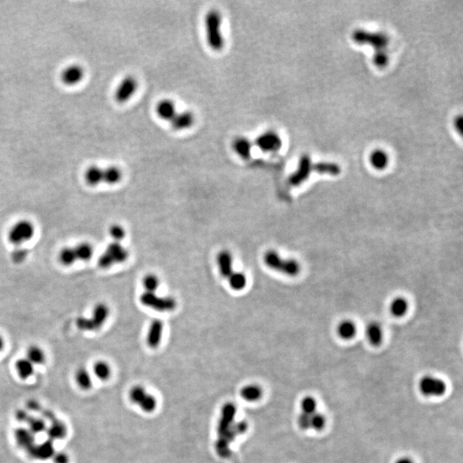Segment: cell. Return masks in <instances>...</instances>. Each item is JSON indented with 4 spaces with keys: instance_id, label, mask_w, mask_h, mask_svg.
Returning a JSON list of instances; mask_svg holds the SVG:
<instances>
[{
    "instance_id": "cell-1",
    "label": "cell",
    "mask_w": 463,
    "mask_h": 463,
    "mask_svg": "<svg viewBox=\"0 0 463 463\" xmlns=\"http://www.w3.org/2000/svg\"><path fill=\"white\" fill-rule=\"evenodd\" d=\"M235 414L236 408L233 403H228L223 407L218 423V440L215 445L217 453L222 457H227L229 455L230 451L228 445L234 439V437L245 433L248 427L246 421L234 423L233 421Z\"/></svg>"
},
{
    "instance_id": "cell-2",
    "label": "cell",
    "mask_w": 463,
    "mask_h": 463,
    "mask_svg": "<svg viewBox=\"0 0 463 463\" xmlns=\"http://www.w3.org/2000/svg\"><path fill=\"white\" fill-rule=\"evenodd\" d=\"M205 32L207 43L212 50L222 51L225 45V40L222 31L223 18L217 10H210L205 16Z\"/></svg>"
},
{
    "instance_id": "cell-3",
    "label": "cell",
    "mask_w": 463,
    "mask_h": 463,
    "mask_svg": "<svg viewBox=\"0 0 463 463\" xmlns=\"http://www.w3.org/2000/svg\"><path fill=\"white\" fill-rule=\"evenodd\" d=\"M263 262L267 267L290 277H294L301 271V265L294 258H283L275 250L265 252Z\"/></svg>"
},
{
    "instance_id": "cell-4",
    "label": "cell",
    "mask_w": 463,
    "mask_h": 463,
    "mask_svg": "<svg viewBox=\"0 0 463 463\" xmlns=\"http://www.w3.org/2000/svg\"><path fill=\"white\" fill-rule=\"evenodd\" d=\"M110 314V308L101 302L94 306L90 318L78 317L76 320L77 328L83 331H97L106 323Z\"/></svg>"
},
{
    "instance_id": "cell-5",
    "label": "cell",
    "mask_w": 463,
    "mask_h": 463,
    "mask_svg": "<svg viewBox=\"0 0 463 463\" xmlns=\"http://www.w3.org/2000/svg\"><path fill=\"white\" fill-rule=\"evenodd\" d=\"M130 253L125 246L119 242H113L106 246V250L99 257L98 265L101 269H109L113 265L126 262Z\"/></svg>"
},
{
    "instance_id": "cell-6",
    "label": "cell",
    "mask_w": 463,
    "mask_h": 463,
    "mask_svg": "<svg viewBox=\"0 0 463 463\" xmlns=\"http://www.w3.org/2000/svg\"><path fill=\"white\" fill-rule=\"evenodd\" d=\"M140 303L144 306L160 313L172 312L177 307V301L171 296H159L156 293L144 292L141 294Z\"/></svg>"
},
{
    "instance_id": "cell-7",
    "label": "cell",
    "mask_w": 463,
    "mask_h": 463,
    "mask_svg": "<svg viewBox=\"0 0 463 463\" xmlns=\"http://www.w3.org/2000/svg\"><path fill=\"white\" fill-rule=\"evenodd\" d=\"M35 228L32 222L23 219L11 226L8 232V240L15 246H21L32 239Z\"/></svg>"
},
{
    "instance_id": "cell-8",
    "label": "cell",
    "mask_w": 463,
    "mask_h": 463,
    "mask_svg": "<svg viewBox=\"0 0 463 463\" xmlns=\"http://www.w3.org/2000/svg\"><path fill=\"white\" fill-rule=\"evenodd\" d=\"M418 390L426 397H440L445 394L447 385L443 379L437 377L426 375L420 379Z\"/></svg>"
},
{
    "instance_id": "cell-9",
    "label": "cell",
    "mask_w": 463,
    "mask_h": 463,
    "mask_svg": "<svg viewBox=\"0 0 463 463\" xmlns=\"http://www.w3.org/2000/svg\"><path fill=\"white\" fill-rule=\"evenodd\" d=\"M352 39L359 44H370L377 51H383L389 44V37L381 33H370L364 30H356L352 33Z\"/></svg>"
},
{
    "instance_id": "cell-10",
    "label": "cell",
    "mask_w": 463,
    "mask_h": 463,
    "mask_svg": "<svg viewBox=\"0 0 463 463\" xmlns=\"http://www.w3.org/2000/svg\"><path fill=\"white\" fill-rule=\"evenodd\" d=\"M138 87V82L135 77L128 75L119 82L114 94L115 101L119 104H124L130 101L135 95Z\"/></svg>"
},
{
    "instance_id": "cell-11",
    "label": "cell",
    "mask_w": 463,
    "mask_h": 463,
    "mask_svg": "<svg viewBox=\"0 0 463 463\" xmlns=\"http://www.w3.org/2000/svg\"><path fill=\"white\" fill-rule=\"evenodd\" d=\"M254 144L262 152L273 153L281 149L282 141L275 131L268 130L256 138Z\"/></svg>"
},
{
    "instance_id": "cell-12",
    "label": "cell",
    "mask_w": 463,
    "mask_h": 463,
    "mask_svg": "<svg viewBox=\"0 0 463 463\" xmlns=\"http://www.w3.org/2000/svg\"><path fill=\"white\" fill-rule=\"evenodd\" d=\"M313 170V164L312 163L310 157L308 156H303L299 161L298 169L289 177V180L290 185H300L303 181L306 180Z\"/></svg>"
},
{
    "instance_id": "cell-13",
    "label": "cell",
    "mask_w": 463,
    "mask_h": 463,
    "mask_svg": "<svg viewBox=\"0 0 463 463\" xmlns=\"http://www.w3.org/2000/svg\"><path fill=\"white\" fill-rule=\"evenodd\" d=\"M84 77V70L79 64H71L61 72L60 78L63 83L68 86L78 84Z\"/></svg>"
},
{
    "instance_id": "cell-14",
    "label": "cell",
    "mask_w": 463,
    "mask_h": 463,
    "mask_svg": "<svg viewBox=\"0 0 463 463\" xmlns=\"http://www.w3.org/2000/svg\"><path fill=\"white\" fill-rule=\"evenodd\" d=\"M164 331V323L160 319L152 321L148 328L146 342L150 348H157L162 342Z\"/></svg>"
},
{
    "instance_id": "cell-15",
    "label": "cell",
    "mask_w": 463,
    "mask_h": 463,
    "mask_svg": "<svg viewBox=\"0 0 463 463\" xmlns=\"http://www.w3.org/2000/svg\"><path fill=\"white\" fill-rule=\"evenodd\" d=\"M218 270L223 277L228 279L233 272V257L228 250H222L216 257Z\"/></svg>"
},
{
    "instance_id": "cell-16",
    "label": "cell",
    "mask_w": 463,
    "mask_h": 463,
    "mask_svg": "<svg viewBox=\"0 0 463 463\" xmlns=\"http://www.w3.org/2000/svg\"><path fill=\"white\" fill-rule=\"evenodd\" d=\"M28 452L33 458L44 460L53 457L55 453V450L53 448V441L48 439L39 445L35 444L32 447L28 450Z\"/></svg>"
},
{
    "instance_id": "cell-17",
    "label": "cell",
    "mask_w": 463,
    "mask_h": 463,
    "mask_svg": "<svg viewBox=\"0 0 463 463\" xmlns=\"http://www.w3.org/2000/svg\"><path fill=\"white\" fill-rule=\"evenodd\" d=\"M195 115L191 111H184L177 113L171 120V126L174 130H185L194 125Z\"/></svg>"
},
{
    "instance_id": "cell-18",
    "label": "cell",
    "mask_w": 463,
    "mask_h": 463,
    "mask_svg": "<svg viewBox=\"0 0 463 463\" xmlns=\"http://www.w3.org/2000/svg\"><path fill=\"white\" fill-rule=\"evenodd\" d=\"M252 142L246 137H237L232 143L234 153L244 160L249 159L252 156Z\"/></svg>"
},
{
    "instance_id": "cell-19",
    "label": "cell",
    "mask_w": 463,
    "mask_h": 463,
    "mask_svg": "<svg viewBox=\"0 0 463 463\" xmlns=\"http://www.w3.org/2000/svg\"><path fill=\"white\" fill-rule=\"evenodd\" d=\"M156 112L160 119L167 121H171L177 114L175 103L170 99H162L157 104Z\"/></svg>"
},
{
    "instance_id": "cell-20",
    "label": "cell",
    "mask_w": 463,
    "mask_h": 463,
    "mask_svg": "<svg viewBox=\"0 0 463 463\" xmlns=\"http://www.w3.org/2000/svg\"><path fill=\"white\" fill-rule=\"evenodd\" d=\"M365 336L368 342L371 346L378 347L382 344L384 339V331L381 325L377 322H371L366 326L365 328Z\"/></svg>"
},
{
    "instance_id": "cell-21",
    "label": "cell",
    "mask_w": 463,
    "mask_h": 463,
    "mask_svg": "<svg viewBox=\"0 0 463 463\" xmlns=\"http://www.w3.org/2000/svg\"><path fill=\"white\" fill-rule=\"evenodd\" d=\"M357 332V327L355 322L349 319L341 321L336 327V333L340 338L343 340H351L355 337Z\"/></svg>"
},
{
    "instance_id": "cell-22",
    "label": "cell",
    "mask_w": 463,
    "mask_h": 463,
    "mask_svg": "<svg viewBox=\"0 0 463 463\" xmlns=\"http://www.w3.org/2000/svg\"><path fill=\"white\" fill-rule=\"evenodd\" d=\"M15 367L16 373L18 374L19 378L23 380L30 379L35 373V365H33L27 358L16 360Z\"/></svg>"
},
{
    "instance_id": "cell-23",
    "label": "cell",
    "mask_w": 463,
    "mask_h": 463,
    "mask_svg": "<svg viewBox=\"0 0 463 463\" xmlns=\"http://www.w3.org/2000/svg\"><path fill=\"white\" fill-rule=\"evenodd\" d=\"M104 168L98 166H91L84 173V180L90 186H97L103 183Z\"/></svg>"
},
{
    "instance_id": "cell-24",
    "label": "cell",
    "mask_w": 463,
    "mask_h": 463,
    "mask_svg": "<svg viewBox=\"0 0 463 463\" xmlns=\"http://www.w3.org/2000/svg\"><path fill=\"white\" fill-rule=\"evenodd\" d=\"M15 438L17 445L27 450L35 445V435L29 429H17L15 431Z\"/></svg>"
},
{
    "instance_id": "cell-25",
    "label": "cell",
    "mask_w": 463,
    "mask_h": 463,
    "mask_svg": "<svg viewBox=\"0 0 463 463\" xmlns=\"http://www.w3.org/2000/svg\"><path fill=\"white\" fill-rule=\"evenodd\" d=\"M46 431L51 441L63 439L67 434V426L63 422L57 420L52 422L51 426L47 428Z\"/></svg>"
},
{
    "instance_id": "cell-26",
    "label": "cell",
    "mask_w": 463,
    "mask_h": 463,
    "mask_svg": "<svg viewBox=\"0 0 463 463\" xmlns=\"http://www.w3.org/2000/svg\"><path fill=\"white\" fill-rule=\"evenodd\" d=\"M240 395L242 399L246 400V402L254 403L261 399L262 389L257 384H249L241 389Z\"/></svg>"
},
{
    "instance_id": "cell-27",
    "label": "cell",
    "mask_w": 463,
    "mask_h": 463,
    "mask_svg": "<svg viewBox=\"0 0 463 463\" xmlns=\"http://www.w3.org/2000/svg\"><path fill=\"white\" fill-rule=\"evenodd\" d=\"M408 302L403 297H396L392 300L389 305V310L392 315L395 318H402L406 315L408 311Z\"/></svg>"
},
{
    "instance_id": "cell-28",
    "label": "cell",
    "mask_w": 463,
    "mask_h": 463,
    "mask_svg": "<svg viewBox=\"0 0 463 463\" xmlns=\"http://www.w3.org/2000/svg\"><path fill=\"white\" fill-rule=\"evenodd\" d=\"M228 284L234 291H242L247 285V276L246 274L239 271H233L228 278Z\"/></svg>"
},
{
    "instance_id": "cell-29",
    "label": "cell",
    "mask_w": 463,
    "mask_h": 463,
    "mask_svg": "<svg viewBox=\"0 0 463 463\" xmlns=\"http://www.w3.org/2000/svg\"><path fill=\"white\" fill-rule=\"evenodd\" d=\"M75 380H76L77 386L83 390H87L92 387V378H91L90 371L85 367H80L79 369H77L76 374H75Z\"/></svg>"
},
{
    "instance_id": "cell-30",
    "label": "cell",
    "mask_w": 463,
    "mask_h": 463,
    "mask_svg": "<svg viewBox=\"0 0 463 463\" xmlns=\"http://www.w3.org/2000/svg\"><path fill=\"white\" fill-rule=\"evenodd\" d=\"M58 261L61 264L69 267L77 262V255L75 252L74 246H65L61 249L58 254Z\"/></svg>"
},
{
    "instance_id": "cell-31",
    "label": "cell",
    "mask_w": 463,
    "mask_h": 463,
    "mask_svg": "<svg viewBox=\"0 0 463 463\" xmlns=\"http://www.w3.org/2000/svg\"><path fill=\"white\" fill-rule=\"evenodd\" d=\"M122 178L123 172L119 167L110 166L104 168L103 183H106L107 185H116L121 181Z\"/></svg>"
},
{
    "instance_id": "cell-32",
    "label": "cell",
    "mask_w": 463,
    "mask_h": 463,
    "mask_svg": "<svg viewBox=\"0 0 463 463\" xmlns=\"http://www.w3.org/2000/svg\"><path fill=\"white\" fill-rule=\"evenodd\" d=\"M26 358L34 365H42L46 361V354L41 347L32 345L28 348Z\"/></svg>"
},
{
    "instance_id": "cell-33",
    "label": "cell",
    "mask_w": 463,
    "mask_h": 463,
    "mask_svg": "<svg viewBox=\"0 0 463 463\" xmlns=\"http://www.w3.org/2000/svg\"><path fill=\"white\" fill-rule=\"evenodd\" d=\"M75 252L77 255V261L86 262L91 259L94 255V248L89 242H82L74 246Z\"/></svg>"
},
{
    "instance_id": "cell-34",
    "label": "cell",
    "mask_w": 463,
    "mask_h": 463,
    "mask_svg": "<svg viewBox=\"0 0 463 463\" xmlns=\"http://www.w3.org/2000/svg\"><path fill=\"white\" fill-rule=\"evenodd\" d=\"M94 374L97 379H100L101 381H106L110 379L112 374L111 366L109 365L108 363L103 360H99L96 364L94 365Z\"/></svg>"
},
{
    "instance_id": "cell-35",
    "label": "cell",
    "mask_w": 463,
    "mask_h": 463,
    "mask_svg": "<svg viewBox=\"0 0 463 463\" xmlns=\"http://www.w3.org/2000/svg\"><path fill=\"white\" fill-rule=\"evenodd\" d=\"M370 163L378 170H383L389 163V157L383 150H375L370 155Z\"/></svg>"
},
{
    "instance_id": "cell-36",
    "label": "cell",
    "mask_w": 463,
    "mask_h": 463,
    "mask_svg": "<svg viewBox=\"0 0 463 463\" xmlns=\"http://www.w3.org/2000/svg\"><path fill=\"white\" fill-rule=\"evenodd\" d=\"M313 171L319 172V173H327V174L337 175L341 172V168L336 164L333 163H316L313 164Z\"/></svg>"
},
{
    "instance_id": "cell-37",
    "label": "cell",
    "mask_w": 463,
    "mask_h": 463,
    "mask_svg": "<svg viewBox=\"0 0 463 463\" xmlns=\"http://www.w3.org/2000/svg\"><path fill=\"white\" fill-rule=\"evenodd\" d=\"M143 288L145 292L156 293L160 286V279L155 274H147L143 279Z\"/></svg>"
},
{
    "instance_id": "cell-38",
    "label": "cell",
    "mask_w": 463,
    "mask_h": 463,
    "mask_svg": "<svg viewBox=\"0 0 463 463\" xmlns=\"http://www.w3.org/2000/svg\"><path fill=\"white\" fill-rule=\"evenodd\" d=\"M317 407H318V404H317V401L314 397L307 395L301 400V403H300L301 413L311 415V414L318 412Z\"/></svg>"
},
{
    "instance_id": "cell-39",
    "label": "cell",
    "mask_w": 463,
    "mask_h": 463,
    "mask_svg": "<svg viewBox=\"0 0 463 463\" xmlns=\"http://www.w3.org/2000/svg\"><path fill=\"white\" fill-rule=\"evenodd\" d=\"M147 394H148V392L144 389V387L136 385V386L133 387L129 392V399L133 404L138 406Z\"/></svg>"
},
{
    "instance_id": "cell-40",
    "label": "cell",
    "mask_w": 463,
    "mask_h": 463,
    "mask_svg": "<svg viewBox=\"0 0 463 463\" xmlns=\"http://www.w3.org/2000/svg\"><path fill=\"white\" fill-rule=\"evenodd\" d=\"M27 424L29 425V431H31L34 435L39 434L47 430L46 422L43 418H35V417L30 416Z\"/></svg>"
},
{
    "instance_id": "cell-41",
    "label": "cell",
    "mask_w": 463,
    "mask_h": 463,
    "mask_svg": "<svg viewBox=\"0 0 463 463\" xmlns=\"http://www.w3.org/2000/svg\"><path fill=\"white\" fill-rule=\"evenodd\" d=\"M138 407L145 413H153L157 408V400L153 394L148 393Z\"/></svg>"
},
{
    "instance_id": "cell-42",
    "label": "cell",
    "mask_w": 463,
    "mask_h": 463,
    "mask_svg": "<svg viewBox=\"0 0 463 463\" xmlns=\"http://www.w3.org/2000/svg\"><path fill=\"white\" fill-rule=\"evenodd\" d=\"M108 232L114 242H119L120 243V241L122 239H124L125 235H126V232H125L124 227L120 225V224H118V223L112 224L110 226V228H109Z\"/></svg>"
},
{
    "instance_id": "cell-43",
    "label": "cell",
    "mask_w": 463,
    "mask_h": 463,
    "mask_svg": "<svg viewBox=\"0 0 463 463\" xmlns=\"http://www.w3.org/2000/svg\"><path fill=\"white\" fill-rule=\"evenodd\" d=\"M326 426V418L322 413L316 412L311 415V429L316 431H320Z\"/></svg>"
},
{
    "instance_id": "cell-44",
    "label": "cell",
    "mask_w": 463,
    "mask_h": 463,
    "mask_svg": "<svg viewBox=\"0 0 463 463\" xmlns=\"http://www.w3.org/2000/svg\"><path fill=\"white\" fill-rule=\"evenodd\" d=\"M28 254H29V252L26 249L18 247L16 250H14L11 253V259L15 263H21L26 260Z\"/></svg>"
},
{
    "instance_id": "cell-45",
    "label": "cell",
    "mask_w": 463,
    "mask_h": 463,
    "mask_svg": "<svg viewBox=\"0 0 463 463\" xmlns=\"http://www.w3.org/2000/svg\"><path fill=\"white\" fill-rule=\"evenodd\" d=\"M373 62L377 67L383 68V67H386L387 64H388L389 57L387 56L386 53H384V51H377L375 55H374Z\"/></svg>"
},
{
    "instance_id": "cell-46",
    "label": "cell",
    "mask_w": 463,
    "mask_h": 463,
    "mask_svg": "<svg viewBox=\"0 0 463 463\" xmlns=\"http://www.w3.org/2000/svg\"><path fill=\"white\" fill-rule=\"evenodd\" d=\"M312 415V414H311ZM311 415L301 413L298 416L297 423L299 428L303 431H308L311 429Z\"/></svg>"
},
{
    "instance_id": "cell-47",
    "label": "cell",
    "mask_w": 463,
    "mask_h": 463,
    "mask_svg": "<svg viewBox=\"0 0 463 463\" xmlns=\"http://www.w3.org/2000/svg\"><path fill=\"white\" fill-rule=\"evenodd\" d=\"M54 463H69V455L64 451H58L54 453L53 457Z\"/></svg>"
},
{
    "instance_id": "cell-48",
    "label": "cell",
    "mask_w": 463,
    "mask_h": 463,
    "mask_svg": "<svg viewBox=\"0 0 463 463\" xmlns=\"http://www.w3.org/2000/svg\"><path fill=\"white\" fill-rule=\"evenodd\" d=\"M16 418L18 421L27 423L30 418V415L24 410H17L16 412Z\"/></svg>"
},
{
    "instance_id": "cell-49",
    "label": "cell",
    "mask_w": 463,
    "mask_h": 463,
    "mask_svg": "<svg viewBox=\"0 0 463 463\" xmlns=\"http://www.w3.org/2000/svg\"><path fill=\"white\" fill-rule=\"evenodd\" d=\"M41 413H42L43 418H44L43 420H44V421L47 420V421H49L51 423H52L53 421L58 420V418H56L55 413H53V411L43 410Z\"/></svg>"
},
{
    "instance_id": "cell-50",
    "label": "cell",
    "mask_w": 463,
    "mask_h": 463,
    "mask_svg": "<svg viewBox=\"0 0 463 463\" xmlns=\"http://www.w3.org/2000/svg\"><path fill=\"white\" fill-rule=\"evenodd\" d=\"M28 408L30 409V410L32 411H40L41 409V407H40V404L36 402V401H34V400H31V401H29V403H28Z\"/></svg>"
},
{
    "instance_id": "cell-51",
    "label": "cell",
    "mask_w": 463,
    "mask_h": 463,
    "mask_svg": "<svg viewBox=\"0 0 463 463\" xmlns=\"http://www.w3.org/2000/svg\"><path fill=\"white\" fill-rule=\"evenodd\" d=\"M462 123L463 119L462 117L459 116L455 119V127L457 130L458 133H461L462 131Z\"/></svg>"
},
{
    "instance_id": "cell-52",
    "label": "cell",
    "mask_w": 463,
    "mask_h": 463,
    "mask_svg": "<svg viewBox=\"0 0 463 463\" xmlns=\"http://www.w3.org/2000/svg\"><path fill=\"white\" fill-rule=\"evenodd\" d=\"M394 463H413V461L411 460L410 458L402 457L399 458Z\"/></svg>"
},
{
    "instance_id": "cell-53",
    "label": "cell",
    "mask_w": 463,
    "mask_h": 463,
    "mask_svg": "<svg viewBox=\"0 0 463 463\" xmlns=\"http://www.w3.org/2000/svg\"><path fill=\"white\" fill-rule=\"evenodd\" d=\"M4 347H5V341H4L3 337L0 336V352L3 350Z\"/></svg>"
}]
</instances>
